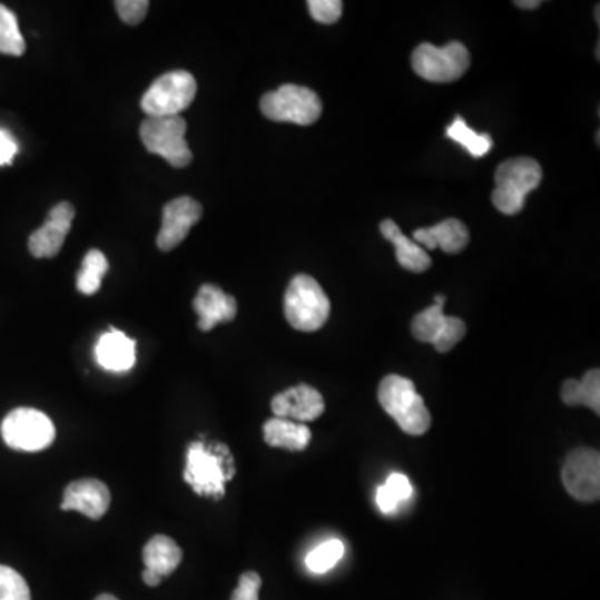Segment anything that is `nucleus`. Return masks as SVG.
<instances>
[{"label":"nucleus","instance_id":"f257e3e1","mask_svg":"<svg viewBox=\"0 0 600 600\" xmlns=\"http://www.w3.org/2000/svg\"><path fill=\"white\" fill-rule=\"evenodd\" d=\"M377 399L384 411L407 434L422 435L431 429V414L411 378L387 375L378 385Z\"/></svg>","mask_w":600,"mask_h":600},{"label":"nucleus","instance_id":"f03ea898","mask_svg":"<svg viewBox=\"0 0 600 600\" xmlns=\"http://www.w3.org/2000/svg\"><path fill=\"white\" fill-rule=\"evenodd\" d=\"M542 180L541 164L531 157L505 160L495 170L492 204L499 213L515 216L524 209L525 197L538 189Z\"/></svg>","mask_w":600,"mask_h":600},{"label":"nucleus","instance_id":"7ed1b4c3","mask_svg":"<svg viewBox=\"0 0 600 600\" xmlns=\"http://www.w3.org/2000/svg\"><path fill=\"white\" fill-rule=\"evenodd\" d=\"M284 314L296 331L315 332L328 321L331 301L314 277L299 274L287 287Z\"/></svg>","mask_w":600,"mask_h":600},{"label":"nucleus","instance_id":"20e7f679","mask_svg":"<svg viewBox=\"0 0 600 600\" xmlns=\"http://www.w3.org/2000/svg\"><path fill=\"white\" fill-rule=\"evenodd\" d=\"M184 117H147L140 126V140L150 154L163 157L177 169L193 163V153L186 140Z\"/></svg>","mask_w":600,"mask_h":600},{"label":"nucleus","instance_id":"39448f33","mask_svg":"<svg viewBox=\"0 0 600 600\" xmlns=\"http://www.w3.org/2000/svg\"><path fill=\"white\" fill-rule=\"evenodd\" d=\"M233 458L224 452L207 451L204 444L196 442L187 451L186 472L184 479L197 495L203 498L223 499L226 494V482L233 479L234 469L227 468Z\"/></svg>","mask_w":600,"mask_h":600},{"label":"nucleus","instance_id":"423d86ee","mask_svg":"<svg viewBox=\"0 0 600 600\" xmlns=\"http://www.w3.org/2000/svg\"><path fill=\"white\" fill-rule=\"evenodd\" d=\"M260 110L274 122L311 126L322 116V100L307 87L286 83L260 99Z\"/></svg>","mask_w":600,"mask_h":600},{"label":"nucleus","instance_id":"0eeeda50","mask_svg":"<svg viewBox=\"0 0 600 600\" xmlns=\"http://www.w3.org/2000/svg\"><path fill=\"white\" fill-rule=\"evenodd\" d=\"M197 82L186 70H173L154 80L140 106L147 117L179 116L196 99Z\"/></svg>","mask_w":600,"mask_h":600},{"label":"nucleus","instance_id":"6e6552de","mask_svg":"<svg viewBox=\"0 0 600 600\" xmlns=\"http://www.w3.org/2000/svg\"><path fill=\"white\" fill-rule=\"evenodd\" d=\"M469 66L471 53L461 42H449L445 47L421 43L412 52V69L429 82H454L468 72Z\"/></svg>","mask_w":600,"mask_h":600},{"label":"nucleus","instance_id":"1a4fd4ad","mask_svg":"<svg viewBox=\"0 0 600 600\" xmlns=\"http://www.w3.org/2000/svg\"><path fill=\"white\" fill-rule=\"evenodd\" d=\"M3 442L13 451L39 452L56 439V427L43 412L20 407L7 414L2 427Z\"/></svg>","mask_w":600,"mask_h":600},{"label":"nucleus","instance_id":"9d476101","mask_svg":"<svg viewBox=\"0 0 600 600\" xmlns=\"http://www.w3.org/2000/svg\"><path fill=\"white\" fill-rule=\"evenodd\" d=\"M444 296H435L434 305L419 312L412 321V334L419 342L432 344L439 352H449L464 338L468 325L462 318L444 314Z\"/></svg>","mask_w":600,"mask_h":600},{"label":"nucleus","instance_id":"9b49d317","mask_svg":"<svg viewBox=\"0 0 600 600\" xmlns=\"http://www.w3.org/2000/svg\"><path fill=\"white\" fill-rule=\"evenodd\" d=\"M562 482L569 494L581 502L600 498V455L594 449H576L562 469Z\"/></svg>","mask_w":600,"mask_h":600},{"label":"nucleus","instance_id":"f8f14e48","mask_svg":"<svg viewBox=\"0 0 600 600\" xmlns=\"http://www.w3.org/2000/svg\"><path fill=\"white\" fill-rule=\"evenodd\" d=\"M203 206L193 197H177L164 206L163 227L157 236V247L163 253L176 249L203 217Z\"/></svg>","mask_w":600,"mask_h":600},{"label":"nucleus","instance_id":"ddd939ff","mask_svg":"<svg viewBox=\"0 0 600 600\" xmlns=\"http://www.w3.org/2000/svg\"><path fill=\"white\" fill-rule=\"evenodd\" d=\"M76 216L70 203H60L50 209L46 224L29 237V253L36 259H52L62 249L67 234L72 229V220Z\"/></svg>","mask_w":600,"mask_h":600},{"label":"nucleus","instance_id":"4468645a","mask_svg":"<svg viewBox=\"0 0 600 600\" xmlns=\"http://www.w3.org/2000/svg\"><path fill=\"white\" fill-rule=\"evenodd\" d=\"M110 508V491L97 479H80L67 485L63 492L62 511H77L94 521H99Z\"/></svg>","mask_w":600,"mask_h":600},{"label":"nucleus","instance_id":"2eb2a0df","mask_svg":"<svg viewBox=\"0 0 600 600\" xmlns=\"http://www.w3.org/2000/svg\"><path fill=\"white\" fill-rule=\"evenodd\" d=\"M325 404L321 392L311 385H296L287 388L273 399V411L276 417L294 419V421L311 422L321 417Z\"/></svg>","mask_w":600,"mask_h":600},{"label":"nucleus","instance_id":"dca6fc26","mask_svg":"<svg viewBox=\"0 0 600 600\" xmlns=\"http://www.w3.org/2000/svg\"><path fill=\"white\" fill-rule=\"evenodd\" d=\"M194 311L199 315V328L203 332L213 331L217 324L230 322L237 315V302L220 287L203 286L194 299Z\"/></svg>","mask_w":600,"mask_h":600},{"label":"nucleus","instance_id":"f3484780","mask_svg":"<svg viewBox=\"0 0 600 600\" xmlns=\"http://www.w3.org/2000/svg\"><path fill=\"white\" fill-rule=\"evenodd\" d=\"M412 240L419 244L425 253L442 249L445 254H459L469 246L471 236L464 223L447 219L442 220L437 226L415 230Z\"/></svg>","mask_w":600,"mask_h":600},{"label":"nucleus","instance_id":"a211bd4d","mask_svg":"<svg viewBox=\"0 0 600 600\" xmlns=\"http://www.w3.org/2000/svg\"><path fill=\"white\" fill-rule=\"evenodd\" d=\"M96 361L104 371L129 372L136 364V342L127 337L124 332L110 328L106 334L100 335L96 345Z\"/></svg>","mask_w":600,"mask_h":600},{"label":"nucleus","instance_id":"6ab92c4d","mask_svg":"<svg viewBox=\"0 0 600 600\" xmlns=\"http://www.w3.org/2000/svg\"><path fill=\"white\" fill-rule=\"evenodd\" d=\"M382 236L387 239L392 246L395 247V256H397V263L401 264L404 269L411 271V273L421 274L431 267L432 260L429 254L422 249L414 240L409 239L401 227L394 223V220H382L381 226Z\"/></svg>","mask_w":600,"mask_h":600},{"label":"nucleus","instance_id":"aec40b11","mask_svg":"<svg viewBox=\"0 0 600 600\" xmlns=\"http://www.w3.org/2000/svg\"><path fill=\"white\" fill-rule=\"evenodd\" d=\"M142 559L147 571L164 579L179 568L183 562V549L167 535H156L144 548Z\"/></svg>","mask_w":600,"mask_h":600},{"label":"nucleus","instance_id":"412c9836","mask_svg":"<svg viewBox=\"0 0 600 600\" xmlns=\"http://www.w3.org/2000/svg\"><path fill=\"white\" fill-rule=\"evenodd\" d=\"M311 429L305 424L287 421V419H271L264 424V439L271 447L287 449L299 452L311 442Z\"/></svg>","mask_w":600,"mask_h":600},{"label":"nucleus","instance_id":"4be33fe9","mask_svg":"<svg viewBox=\"0 0 600 600\" xmlns=\"http://www.w3.org/2000/svg\"><path fill=\"white\" fill-rule=\"evenodd\" d=\"M562 402L568 405H586L600 414V372L592 368L582 381L569 378L562 385Z\"/></svg>","mask_w":600,"mask_h":600},{"label":"nucleus","instance_id":"5701e85b","mask_svg":"<svg viewBox=\"0 0 600 600\" xmlns=\"http://www.w3.org/2000/svg\"><path fill=\"white\" fill-rule=\"evenodd\" d=\"M445 136L464 147L472 157H478V159L488 156L491 153L492 144H494L489 134L475 132L461 116H455L451 126L445 130Z\"/></svg>","mask_w":600,"mask_h":600},{"label":"nucleus","instance_id":"b1692460","mask_svg":"<svg viewBox=\"0 0 600 600\" xmlns=\"http://www.w3.org/2000/svg\"><path fill=\"white\" fill-rule=\"evenodd\" d=\"M109 271V263L100 250L92 249L82 260V269L77 276V291L83 296H94L99 293L100 284Z\"/></svg>","mask_w":600,"mask_h":600},{"label":"nucleus","instance_id":"393cba45","mask_svg":"<svg viewBox=\"0 0 600 600\" xmlns=\"http://www.w3.org/2000/svg\"><path fill=\"white\" fill-rule=\"evenodd\" d=\"M412 485L407 475L391 474L387 481L377 491V505L384 514H394L399 505L411 498Z\"/></svg>","mask_w":600,"mask_h":600},{"label":"nucleus","instance_id":"a878e982","mask_svg":"<svg viewBox=\"0 0 600 600\" xmlns=\"http://www.w3.org/2000/svg\"><path fill=\"white\" fill-rule=\"evenodd\" d=\"M26 52V40L19 29V20L9 7L0 3V53L20 57Z\"/></svg>","mask_w":600,"mask_h":600},{"label":"nucleus","instance_id":"bb28decb","mask_svg":"<svg viewBox=\"0 0 600 600\" xmlns=\"http://www.w3.org/2000/svg\"><path fill=\"white\" fill-rule=\"evenodd\" d=\"M342 555H344V544L337 539H331V541L322 542L321 545L308 552L305 565L314 574H325L337 565Z\"/></svg>","mask_w":600,"mask_h":600},{"label":"nucleus","instance_id":"cd10ccee","mask_svg":"<svg viewBox=\"0 0 600 600\" xmlns=\"http://www.w3.org/2000/svg\"><path fill=\"white\" fill-rule=\"evenodd\" d=\"M0 600H30L26 579L7 565H0Z\"/></svg>","mask_w":600,"mask_h":600},{"label":"nucleus","instance_id":"c85d7f7f","mask_svg":"<svg viewBox=\"0 0 600 600\" xmlns=\"http://www.w3.org/2000/svg\"><path fill=\"white\" fill-rule=\"evenodd\" d=\"M308 12H311L312 19L317 20L318 23L337 22L342 16V7L344 3L341 0H308Z\"/></svg>","mask_w":600,"mask_h":600},{"label":"nucleus","instance_id":"c756f323","mask_svg":"<svg viewBox=\"0 0 600 600\" xmlns=\"http://www.w3.org/2000/svg\"><path fill=\"white\" fill-rule=\"evenodd\" d=\"M117 13L129 26H139L149 12L150 3L147 0H117Z\"/></svg>","mask_w":600,"mask_h":600},{"label":"nucleus","instance_id":"7c9ffc66","mask_svg":"<svg viewBox=\"0 0 600 600\" xmlns=\"http://www.w3.org/2000/svg\"><path fill=\"white\" fill-rule=\"evenodd\" d=\"M260 586H263V579L257 572H246L240 576L239 586L230 600H259Z\"/></svg>","mask_w":600,"mask_h":600},{"label":"nucleus","instance_id":"2f4dec72","mask_svg":"<svg viewBox=\"0 0 600 600\" xmlns=\"http://www.w3.org/2000/svg\"><path fill=\"white\" fill-rule=\"evenodd\" d=\"M19 153V144L16 137L7 129L0 127V166H10Z\"/></svg>","mask_w":600,"mask_h":600},{"label":"nucleus","instance_id":"473e14b6","mask_svg":"<svg viewBox=\"0 0 600 600\" xmlns=\"http://www.w3.org/2000/svg\"><path fill=\"white\" fill-rule=\"evenodd\" d=\"M142 581L146 582V586H149V588H157V586L160 584V581H163V578H159V576L154 574V572L150 571H144L142 572Z\"/></svg>","mask_w":600,"mask_h":600},{"label":"nucleus","instance_id":"72a5a7b5","mask_svg":"<svg viewBox=\"0 0 600 600\" xmlns=\"http://www.w3.org/2000/svg\"><path fill=\"white\" fill-rule=\"evenodd\" d=\"M515 6L521 7V9H535V7L541 6L539 0H518Z\"/></svg>","mask_w":600,"mask_h":600},{"label":"nucleus","instance_id":"f704fd0d","mask_svg":"<svg viewBox=\"0 0 600 600\" xmlns=\"http://www.w3.org/2000/svg\"><path fill=\"white\" fill-rule=\"evenodd\" d=\"M96 600H119V599H117L116 596L102 594V596H99V598H97Z\"/></svg>","mask_w":600,"mask_h":600}]
</instances>
